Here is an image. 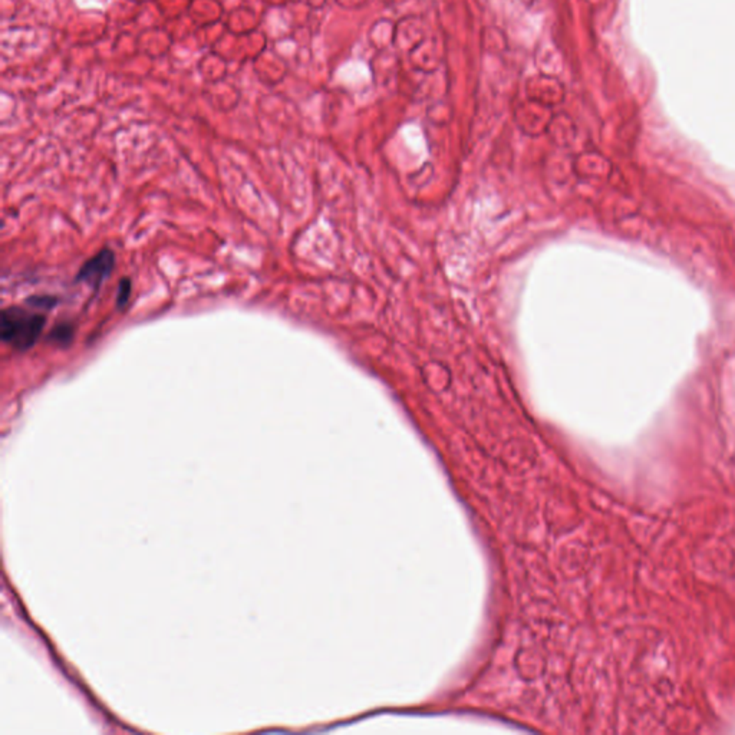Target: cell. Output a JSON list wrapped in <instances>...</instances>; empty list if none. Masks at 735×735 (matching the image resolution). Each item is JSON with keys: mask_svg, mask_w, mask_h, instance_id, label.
I'll return each mask as SVG.
<instances>
[{"mask_svg": "<svg viewBox=\"0 0 735 735\" xmlns=\"http://www.w3.org/2000/svg\"><path fill=\"white\" fill-rule=\"evenodd\" d=\"M45 323H47L45 316L24 307L10 306L2 312L0 337L5 344H9L15 349L28 350L38 342Z\"/></svg>", "mask_w": 735, "mask_h": 735, "instance_id": "cell-1", "label": "cell"}, {"mask_svg": "<svg viewBox=\"0 0 735 735\" xmlns=\"http://www.w3.org/2000/svg\"><path fill=\"white\" fill-rule=\"evenodd\" d=\"M129 293H131V283L128 279H122L118 287V296H117L118 307H124L128 303Z\"/></svg>", "mask_w": 735, "mask_h": 735, "instance_id": "cell-3", "label": "cell"}, {"mask_svg": "<svg viewBox=\"0 0 735 735\" xmlns=\"http://www.w3.org/2000/svg\"><path fill=\"white\" fill-rule=\"evenodd\" d=\"M115 266V256L113 250L104 249L94 257L85 261V264L81 267L76 282L86 283L92 287H98L104 283V280L113 273V269Z\"/></svg>", "mask_w": 735, "mask_h": 735, "instance_id": "cell-2", "label": "cell"}, {"mask_svg": "<svg viewBox=\"0 0 735 735\" xmlns=\"http://www.w3.org/2000/svg\"><path fill=\"white\" fill-rule=\"evenodd\" d=\"M52 339L56 341V344L60 342H68L71 339V328L70 326H56V329L52 332Z\"/></svg>", "mask_w": 735, "mask_h": 735, "instance_id": "cell-4", "label": "cell"}]
</instances>
